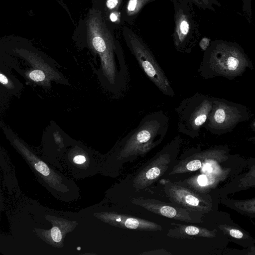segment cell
Returning <instances> with one entry per match:
<instances>
[{
    "instance_id": "obj_26",
    "label": "cell",
    "mask_w": 255,
    "mask_h": 255,
    "mask_svg": "<svg viewBox=\"0 0 255 255\" xmlns=\"http://www.w3.org/2000/svg\"><path fill=\"white\" fill-rule=\"evenodd\" d=\"M73 161L76 163L82 164L85 162L86 158L83 155H77L74 158Z\"/></svg>"
},
{
    "instance_id": "obj_11",
    "label": "cell",
    "mask_w": 255,
    "mask_h": 255,
    "mask_svg": "<svg viewBox=\"0 0 255 255\" xmlns=\"http://www.w3.org/2000/svg\"><path fill=\"white\" fill-rule=\"evenodd\" d=\"M227 151V148L223 147V148L213 149L194 153L175 166L169 175L196 171L208 161H213L224 156Z\"/></svg>"
},
{
    "instance_id": "obj_19",
    "label": "cell",
    "mask_w": 255,
    "mask_h": 255,
    "mask_svg": "<svg viewBox=\"0 0 255 255\" xmlns=\"http://www.w3.org/2000/svg\"><path fill=\"white\" fill-rule=\"evenodd\" d=\"M220 228L224 232L228 233L231 237L236 239H242L244 234L240 230L228 226L221 225Z\"/></svg>"
},
{
    "instance_id": "obj_14",
    "label": "cell",
    "mask_w": 255,
    "mask_h": 255,
    "mask_svg": "<svg viewBox=\"0 0 255 255\" xmlns=\"http://www.w3.org/2000/svg\"><path fill=\"white\" fill-rule=\"evenodd\" d=\"M156 0H128L121 12L123 22L132 24L142 8L147 3Z\"/></svg>"
},
{
    "instance_id": "obj_3",
    "label": "cell",
    "mask_w": 255,
    "mask_h": 255,
    "mask_svg": "<svg viewBox=\"0 0 255 255\" xmlns=\"http://www.w3.org/2000/svg\"><path fill=\"white\" fill-rule=\"evenodd\" d=\"M169 126V118L162 111L148 114L122 139L119 156L124 158L147 153L163 140Z\"/></svg>"
},
{
    "instance_id": "obj_30",
    "label": "cell",
    "mask_w": 255,
    "mask_h": 255,
    "mask_svg": "<svg viewBox=\"0 0 255 255\" xmlns=\"http://www.w3.org/2000/svg\"><path fill=\"white\" fill-rule=\"evenodd\" d=\"M80 249H81V248H80V247H78V248H77V250H80Z\"/></svg>"
},
{
    "instance_id": "obj_9",
    "label": "cell",
    "mask_w": 255,
    "mask_h": 255,
    "mask_svg": "<svg viewBox=\"0 0 255 255\" xmlns=\"http://www.w3.org/2000/svg\"><path fill=\"white\" fill-rule=\"evenodd\" d=\"M172 144L173 140L170 143L169 150V144L152 162L136 175L133 180V186L136 191L147 188L167 170L171 161V155L169 151Z\"/></svg>"
},
{
    "instance_id": "obj_29",
    "label": "cell",
    "mask_w": 255,
    "mask_h": 255,
    "mask_svg": "<svg viewBox=\"0 0 255 255\" xmlns=\"http://www.w3.org/2000/svg\"><path fill=\"white\" fill-rule=\"evenodd\" d=\"M248 140L251 141H255V136L249 137L248 138Z\"/></svg>"
},
{
    "instance_id": "obj_13",
    "label": "cell",
    "mask_w": 255,
    "mask_h": 255,
    "mask_svg": "<svg viewBox=\"0 0 255 255\" xmlns=\"http://www.w3.org/2000/svg\"><path fill=\"white\" fill-rule=\"evenodd\" d=\"M174 228L170 229L167 235L172 237L187 238L190 237H201L213 238L215 233L205 228L194 225L175 224Z\"/></svg>"
},
{
    "instance_id": "obj_21",
    "label": "cell",
    "mask_w": 255,
    "mask_h": 255,
    "mask_svg": "<svg viewBox=\"0 0 255 255\" xmlns=\"http://www.w3.org/2000/svg\"><path fill=\"white\" fill-rule=\"evenodd\" d=\"M28 77L31 80L36 82H42L46 78L44 72L39 69L31 71L28 74Z\"/></svg>"
},
{
    "instance_id": "obj_10",
    "label": "cell",
    "mask_w": 255,
    "mask_h": 255,
    "mask_svg": "<svg viewBox=\"0 0 255 255\" xmlns=\"http://www.w3.org/2000/svg\"><path fill=\"white\" fill-rule=\"evenodd\" d=\"M131 202L160 216L189 223L199 222L196 216L193 214V211L171 206L168 203L156 199L139 197L133 198Z\"/></svg>"
},
{
    "instance_id": "obj_12",
    "label": "cell",
    "mask_w": 255,
    "mask_h": 255,
    "mask_svg": "<svg viewBox=\"0 0 255 255\" xmlns=\"http://www.w3.org/2000/svg\"><path fill=\"white\" fill-rule=\"evenodd\" d=\"M103 217L110 224L124 229L143 231L163 230L162 227L155 222L128 215L107 213L103 215Z\"/></svg>"
},
{
    "instance_id": "obj_6",
    "label": "cell",
    "mask_w": 255,
    "mask_h": 255,
    "mask_svg": "<svg viewBox=\"0 0 255 255\" xmlns=\"http://www.w3.org/2000/svg\"><path fill=\"white\" fill-rule=\"evenodd\" d=\"M250 113L244 105L213 97L212 107L203 128L212 134L230 132L240 123L248 121Z\"/></svg>"
},
{
    "instance_id": "obj_8",
    "label": "cell",
    "mask_w": 255,
    "mask_h": 255,
    "mask_svg": "<svg viewBox=\"0 0 255 255\" xmlns=\"http://www.w3.org/2000/svg\"><path fill=\"white\" fill-rule=\"evenodd\" d=\"M164 185L166 196L175 204L191 211H209V203L195 192L168 180L165 181Z\"/></svg>"
},
{
    "instance_id": "obj_4",
    "label": "cell",
    "mask_w": 255,
    "mask_h": 255,
    "mask_svg": "<svg viewBox=\"0 0 255 255\" xmlns=\"http://www.w3.org/2000/svg\"><path fill=\"white\" fill-rule=\"evenodd\" d=\"M122 33L127 47L147 78L163 94L174 97L175 92L169 80L143 39L125 25L122 27Z\"/></svg>"
},
{
    "instance_id": "obj_27",
    "label": "cell",
    "mask_w": 255,
    "mask_h": 255,
    "mask_svg": "<svg viewBox=\"0 0 255 255\" xmlns=\"http://www.w3.org/2000/svg\"><path fill=\"white\" fill-rule=\"evenodd\" d=\"M251 128L253 131L255 132V118L253 120L250 125Z\"/></svg>"
},
{
    "instance_id": "obj_24",
    "label": "cell",
    "mask_w": 255,
    "mask_h": 255,
    "mask_svg": "<svg viewBox=\"0 0 255 255\" xmlns=\"http://www.w3.org/2000/svg\"><path fill=\"white\" fill-rule=\"evenodd\" d=\"M109 18L112 22L117 23H122L121 19V12L113 11L109 14Z\"/></svg>"
},
{
    "instance_id": "obj_2",
    "label": "cell",
    "mask_w": 255,
    "mask_h": 255,
    "mask_svg": "<svg viewBox=\"0 0 255 255\" xmlns=\"http://www.w3.org/2000/svg\"><path fill=\"white\" fill-rule=\"evenodd\" d=\"M253 63L242 46L236 42L216 39L204 51L198 70L205 79L223 77L232 80L243 76Z\"/></svg>"
},
{
    "instance_id": "obj_20",
    "label": "cell",
    "mask_w": 255,
    "mask_h": 255,
    "mask_svg": "<svg viewBox=\"0 0 255 255\" xmlns=\"http://www.w3.org/2000/svg\"><path fill=\"white\" fill-rule=\"evenodd\" d=\"M241 181V185L244 186L255 185V168H252Z\"/></svg>"
},
{
    "instance_id": "obj_22",
    "label": "cell",
    "mask_w": 255,
    "mask_h": 255,
    "mask_svg": "<svg viewBox=\"0 0 255 255\" xmlns=\"http://www.w3.org/2000/svg\"><path fill=\"white\" fill-rule=\"evenodd\" d=\"M34 166L35 169L43 175L47 176L49 174V169L45 163L39 161L37 163H34Z\"/></svg>"
},
{
    "instance_id": "obj_1",
    "label": "cell",
    "mask_w": 255,
    "mask_h": 255,
    "mask_svg": "<svg viewBox=\"0 0 255 255\" xmlns=\"http://www.w3.org/2000/svg\"><path fill=\"white\" fill-rule=\"evenodd\" d=\"M88 40L99 55V77L103 86L116 95L127 89L129 74L122 48L109 29L101 11L90 12L87 21Z\"/></svg>"
},
{
    "instance_id": "obj_16",
    "label": "cell",
    "mask_w": 255,
    "mask_h": 255,
    "mask_svg": "<svg viewBox=\"0 0 255 255\" xmlns=\"http://www.w3.org/2000/svg\"><path fill=\"white\" fill-rule=\"evenodd\" d=\"M193 4L203 9H209L215 11L214 5L221 7V3L217 0H189Z\"/></svg>"
},
{
    "instance_id": "obj_17",
    "label": "cell",
    "mask_w": 255,
    "mask_h": 255,
    "mask_svg": "<svg viewBox=\"0 0 255 255\" xmlns=\"http://www.w3.org/2000/svg\"><path fill=\"white\" fill-rule=\"evenodd\" d=\"M242 1L243 14L249 22L250 23L252 18V0H242Z\"/></svg>"
},
{
    "instance_id": "obj_25",
    "label": "cell",
    "mask_w": 255,
    "mask_h": 255,
    "mask_svg": "<svg viewBox=\"0 0 255 255\" xmlns=\"http://www.w3.org/2000/svg\"><path fill=\"white\" fill-rule=\"evenodd\" d=\"M205 39V38L202 39L199 43L200 47L204 51H205L207 49L210 43L208 39Z\"/></svg>"
},
{
    "instance_id": "obj_18",
    "label": "cell",
    "mask_w": 255,
    "mask_h": 255,
    "mask_svg": "<svg viewBox=\"0 0 255 255\" xmlns=\"http://www.w3.org/2000/svg\"><path fill=\"white\" fill-rule=\"evenodd\" d=\"M123 0H106L105 2L106 10L109 14L113 11H119Z\"/></svg>"
},
{
    "instance_id": "obj_23",
    "label": "cell",
    "mask_w": 255,
    "mask_h": 255,
    "mask_svg": "<svg viewBox=\"0 0 255 255\" xmlns=\"http://www.w3.org/2000/svg\"><path fill=\"white\" fill-rule=\"evenodd\" d=\"M51 236L52 240L56 243H59L62 239L61 231L57 227H54L51 230Z\"/></svg>"
},
{
    "instance_id": "obj_28",
    "label": "cell",
    "mask_w": 255,
    "mask_h": 255,
    "mask_svg": "<svg viewBox=\"0 0 255 255\" xmlns=\"http://www.w3.org/2000/svg\"><path fill=\"white\" fill-rule=\"evenodd\" d=\"M248 254H255V248H252L251 252L249 253Z\"/></svg>"
},
{
    "instance_id": "obj_15",
    "label": "cell",
    "mask_w": 255,
    "mask_h": 255,
    "mask_svg": "<svg viewBox=\"0 0 255 255\" xmlns=\"http://www.w3.org/2000/svg\"><path fill=\"white\" fill-rule=\"evenodd\" d=\"M234 206L240 212L249 215H255V198L244 200L235 201Z\"/></svg>"
},
{
    "instance_id": "obj_5",
    "label": "cell",
    "mask_w": 255,
    "mask_h": 255,
    "mask_svg": "<svg viewBox=\"0 0 255 255\" xmlns=\"http://www.w3.org/2000/svg\"><path fill=\"white\" fill-rule=\"evenodd\" d=\"M213 97L197 93L183 100L175 108L177 129L195 137L207 120L212 107Z\"/></svg>"
},
{
    "instance_id": "obj_7",
    "label": "cell",
    "mask_w": 255,
    "mask_h": 255,
    "mask_svg": "<svg viewBox=\"0 0 255 255\" xmlns=\"http://www.w3.org/2000/svg\"><path fill=\"white\" fill-rule=\"evenodd\" d=\"M172 1L174 9V45L178 52L188 53L194 46L198 32L193 3L189 0Z\"/></svg>"
}]
</instances>
